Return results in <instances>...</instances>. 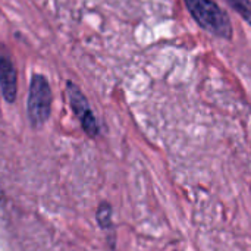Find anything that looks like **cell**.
I'll list each match as a JSON object with an SVG mask.
<instances>
[{
  "label": "cell",
  "instance_id": "obj_2",
  "mask_svg": "<svg viewBox=\"0 0 251 251\" xmlns=\"http://www.w3.org/2000/svg\"><path fill=\"white\" fill-rule=\"evenodd\" d=\"M53 94L49 79L43 74H34L28 91V119L34 128H41L50 118Z\"/></svg>",
  "mask_w": 251,
  "mask_h": 251
},
{
  "label": "cell",
  "instance_id": "obj_5",
  "mask_svg": "<svg viewBox=\"0 0 251 251\" xmlns=\"http://www.w3.org/2000/svg\"><path fill=\"white\" fill-rule=\"evenodd\" d=\"M112 206L109 203H101L97 209V222L103 231L113 229V218H112Z\"/></svg>",
  "mask_w": 251,
  "mask_h": 251
},
{
  "label": "cell",
  "instance_id": "obj_6",
  "mask_svg": "<svg viewBox=\"0 0 251 251\" xmlns=\"http://www.w3.org/2000/svg\"><path fill=\"white\" fill-rule=\"evenodd\" d=\"M232 10H235L249 25H251V1L250 0H225Z\"/></svg>",
  "mask_w": 251,
  "mask_h": 251
},
{
  "label": "cell",
  "instance_id": "obj_3",
  "mask_svg": "<svg viewBox=\"0 0 251 251\" xmlns=\"http://www.w3.org/2000/svg\"><path fill=\"white\" fill-rule=\"evenodd\" d=\"M66 94H68L71 109L75 113V116L78 118L84 132L88 137H97L100 132V128H99L97 119L90 107V103H88L87 97L84 96V93L81 91V88L74 81H66Z\"/></svg>",
  "mask_w": 251,
  "mask_h": 251
},
{
  "label": "cell",
  "instance_id": "obj_4",
  "mask_svg": "<svg viewBox=\"0 0 251 251\" xmlns=\"http://www.w3.org/2000/svg\"><path fill=\"white\" fill-rule=\"evenodd\" d=\"M0 90L7 103H15L18 94V72L12 59L0 54Z\"/></svg>",
  "mask_w": 251,
  "mask_h": 251
},
{
  "label": "cell",
  "instance_id": "obj_1",
  "mask_svg": "<svg viewBox=\"0 0 251 251\" xmlns=\"http://www.w3.org/2000/svg\"><path fill=\"white\" fill-rule=\"evenodd\" d=\"M190 15L209 34L222 38H232V24L229 15L213 0H184Z\"/></svg>",
  "mask_w": 251,
  "mask_h": 251
}]
</instances>
